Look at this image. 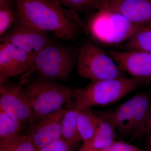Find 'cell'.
<instances>
[{"label": "cell", "instance_id": "cell-1", "mask_svg": "<svg viewBox=\"0 0 151 151\" xmlns=\"http://www.w3.org/2000/svg\"><path fill=\"white\" fill-rule=\"evenodd\" d=\"M16 21L29 25L55 37L75 40L86 29L76 12L57 0H17Z\"/></svg>", "mask_w": 151, "mask_h": 151}, {"label": "cell", "instance_id": "cell-2", "mask_svg": "<svg viewBox=\"0 0 151 151\" xmlns=\"http://www.w3.org/2000/svg\"><path fill=\"white\" fill-rule=\"evenodd\" d=\"M78 50L52 42L35 57L30 67L22 75L19 83L24 85L32 76L37 77L67 81L76 64Z\"/></svg>", "mask_w": 151, "mask_h": 151}, {"label": "cell", "instance_id": "cell-3", "mask_svg": "<svg viewBox=\"0 0 151 151\" xmlns=\"http://www.w3.org/2000/svg\"><path fill=\"white\" fill-rule=\"evenodd\" d=\"M134 79L126 77L91 81L84 88L76 89L66 108L80 110L112 105L140 86Z\"/></svg>", "mask_w": 151, "mask_h": 151}, {"label": "cell", "instance_id": "cell-4", "mask_svg": "<svg viewBox=\"0 0 151 151\" xmlns=\"http://www.w3.org/2000/svg\"><path fill=\"white\" fill-rule=\"evenodd\" d=\"M23 87L31 104L33 126L63 108L74 97L76 90L54 80L39 77L30 79Z\"/></svg>", "mask_w": 151, "mask_h": 151}, {"label": "cell", "instance_id": "cell-5", "mask_svg": "<svg viewBox=\"0 0 151 151\" xmlns=\"http://www.w3.org/2000/svg\"><path fill=\"white\" fill-rule=\"evenodd\" d=\"M142 27L133 23L118 13L99 10L89 19L86 28L96 42L115 45L125 43Z\"/></svg>", "mask_w": 151, "mask_h": 151}, {"label": "cell", "instance_id": "cell-6", "mask_svg": "<svg viewBox=\"0 0 151 151\" xmlns=\"http://www.w3.org/2000/svg\"><path fill=\"white\" fill-rule=\"evenodd\" d=\"M117 132L133 138L144 133L151 118V99L145 92L136 94L113 110Z\"/></svg>", "mask_w": 151, "mask_h": 151}, {"label": "cell", "instance_id": "cell-7", "mask_svg": "<svg viewBox=\"0 0 151 151\" xmlns=\"http://www.w3.org/2000/svg\"><path fill=\"white\" fill-rule=\"evenodd\" d=\"M76 65L78 75L91 81L126 77L109 54L90 42L79 48Z\"/></svg>", "mask_w": 151, "mask_h": 151}, {"label": "cell", "instance_id": "cell-8", "mask_svg": "<svg viewBox=\"0 0 151 151\" xmlns=\"http://www.w3.org/2000/svg\"><path fill=\"white\" fill-rule=\"evenodd\" d=\"M0 109L24 124L33 126L31 104L20 83H0Z\"/></svg>", "mask_w": 151, "mask_h": 151}, {"label": "cell", "instance_id": "cell-9", "mask_svg": "<svg viewBox=\"0 0 151 151\" xmlns=\"http://www.w3.org/2000/svg\"><path fill=\"white\" fill-rule=\"evenodd\" d=\"M108 54L119 68L141 86L151 82V53L139 50H110Z\"/></svg>", "mask_w": 151, "mask_h": 151}, {"label": "cell", "instance_id": "cell-10", "mask_svg": "<svg viewBox=\"0 0 151 151\" xmlns=\"http://www.w3.org/2000/svg\"><path fill=\"white\" fill-rule=\"evenodd\" d=\"M0 37L1 42L12 44L35 57L53 42L47 33L18 21Z\"/></svg>", "mask_w": 151, "mask_h": 151}, {"label": "cell", "instance_id": "cell-11", "mask_svg": "<svg viewBox=\"0 0 151 151\" xmlns=\"http://www.w3.org/2000/svg\"><path fill=\"white\" fill-rule=\"evenodd\" d=\"M35 56L9 42L0 44V83L22 75L29 68Z\"/></svg>", "mask_w": 151, "mask_h": 151}, {"label": "cell", "instance_id": "cell-12", "mask_svg": "<svg viewBox=\"0 0 151 151\" xmlns=\"http://www.w3.org/2000/svg\"><path fill=\"white\" fill-rule=\"evenodd\" d=\"M96 9L122 14L135 24H151V1L149 0H99Z\"/></svg>", "mask_w": 151, "mask_h": 151}, {"label": "cell", "instance_id": "cell-13", "mask_svg": "<svg viewBox=\"0 0 151 151\" xmlns=\"http://www.w3.org/2000/svg\"><path fill=\"white\" fill-rule=\"evenodd\" d=\"M67 111L62 108L39 121L32 128L29 137L37 151L61 139V121Z\"/></svg>", "mask_w": 151, "mask_h": 151}, {"label": "cell", "instance_id": "cell-14", "mask_svg": "<svg viewBox=\"0 0 151 151\" xmlns=\"http://www.w3.org/2000/svg\"><path fill=\"white\" fill-rule=\"evenodd\" d=\"M96 112L99 122L97 132L91 142L83 144L78 151H98L117 141L118 132L113 110Z\"/></svg>", "mask_w": 151, "mask_h": 151}, {"label": "cell", "instance_id": "cell-15", "mask_svg": "<svg viewBox=\"0 0 151 151\" xmlns=\"http://www.w3.org/2000/svg\"><path fill=\"white\" fill-rule=\"evenodd\" d=\"M99 119L96 111L92 108H85L78 111L77 127L81 141L88 144L94 137L99 126Z\"/></svg>", "mask_w": 151, "mask_h": 151}, {"label": "cell", "instance_id": "cell-16", "mask_svg": "<svg viewBox=\"0 0 151 151\" xmlns=\"http://www.w3.org/2000/svg\"><path fill=\"white\" fill-rule=\"evenodd\" d=\"M66 109L67 111L61 121V138L71 151L78 147L81 140L77 124L79 110L73 108Z\"/></svg>", "mask_w": 151, "mask_h": 151}, {"label": "cell", "instance_id": "cell-17", "mask_svg": "<svg viewBox=\"0 0 151 151\" xmlns=\"http://www.w3.org/2000/svg\"><path fill=\"white\" fill-rule=\"evenodd\" d=\"M125 50H139L151 53V24L138 30L122 46Z\"/></svg>", "mask_w": 151, "mask_h": 151}, {"label": "cell", "instance_id": "cell-18", "mask_svg": "<svg viewBox=\"0 0 151 151\" xmlns=\"http://www.w3.org/2000/svg\"><path fill=\"white\" fill-rule=\"evenodd\" d=\"M22 122L0 109V139H4L19 134L24 127Z\"/></svg>", "mask_w": 151, "mask_h": 151}, {"label": "cell", "instance_id": "cell-19", "mask_svg": "<svg viewBox=\"0 0 151 151\" xmlns=\"http://www.w3.org/2000/svg\"><path fill=\"white\" fill-rule=\"evenodd\" d=\"M0 150L2 151H37L28 135L20 134L1 140Z\"/></svg>", "mask_w": 151, "mask_h": 151}, {"label": "cell", "instance_id": "cell-20", "mask_svg": "<svg viewBox=\"0 0 151 151\" xmlns=\"http://www.w3.org/2000/svg\"><path fill=\"white\" fill-rule=\"evenodd\" d=\"M16 20L15 6L7 3H0V36L12 27Z\"/></svg>", "mask_w": 151, "mask_h": 151}, {"label": "cell", "instance_id": "cell-21", "mask_svg": "<svg viewBox=\"0 0 151 151\" xmlns=\"http://www.w3.org/2000/svg\"><path fill=\"white\" fill-rule=\"evenodd\" d=\"M62 5L74 12H80L90 9H96L99 0H57Z\"/></svg>", "mask_w": 151, "mask_h": 151}, {"label": "cell", "instance_id": "cell-22", "mask_svg": "<svg viewBox=\"0 0 151 151\" xmlns=\"http://www.w3.org/2000/svg\"><path fill=\"white\" fill-rule=\"evenodd\" d=\"M98 151H146L122 141H116L107 147Z\"/></svg>", "mask_w": 151, "mask_h": 151}, {"label": "cell", "instance_id": "cell-23", "mask_svg": "<svg viewBox=\"0 0 151 151\" xmlns=\"http://www.w3.org/2000/svg\"><path fill=\"white\" fill-rule=\"evenodd\" d=\"M38 151H71L69 147L61 139L45 146Z\"/></svg>", "mask_w": 151, "mask_h": 151}, {"label": "cell", "instance_id": "cell-24", "mask_svg": "<svg viewBox=\"0 0 151 151\" xmlns=\"http://www.w3.org/2000/svg\"><path fill=\"white\" fill-rule=\"evenodd\" d=\"M147 139V151H151V130L148 132Z\"/></svg>", "mask_w": 151, "mask_h": 151}, {"label": "cell", "instance_id": "cell-25", "mask_svg": "<svg viewBox=\"0 0 151 151\" xmlns=\"http://www.w3.org/2000/svg\"><path fill=\"white\" fill-rule=\"evenodd\" d=\"M16 1L17 0H0V3H7L15 5L16 4Z\"/></svg>", "mask_w": 151, "mask_h": 151}, {"label": "cell", "instance_id": "cell-26", "mask_svg": "<svg viewBox=\"0 0 151 151\" xmlns=\"http://www.w3.org/2000/svg\"><path fill=\"white\" fill-rule=\"evenodd\" d=\"M150 130H151V118L150 121H149V123H148L147 127H146L144 133H146V132L148 133Z\"/></svg>", "mask_w": 151, "mask_h": 151}, {"label": "cell", "instance_id": "cell-27", "mask_svg": "<svg viewBox=\"0 0 151 151\" xmlns=\"http://www.w3.org/2000/svg\"><path fill=\"white\" fill-rule=\"evenodd\" d=\"M149 1H151V0H149Z\"/></svg>", "mask_w": 151, "mask_h": 151}, {"label": "cell", "instance_id": "cell-28", "mask_svg": "<svg viewBox=\"0 0 151 151\" xmlns=\"http://www.w3.org/2000/svg\"><path fill=\"white\" fill-rule=\"evenodd\" d=\"M0 151H2L1 150H0Z\"/></svg>", "mask_w": 151, "mask_h": 151}]
</instances>
